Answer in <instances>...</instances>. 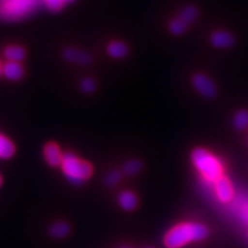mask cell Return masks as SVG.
Wrapping results in <instances>:
<instances>
[{
	"label": "cell",
	"instance_id": "obj_1",
	"mask_svg": "<svg viewBox=\"0 0 248 248\" xmlns=\"http://www.w3.org/2000/svg\"><path fill=\"white\" fill-rule=\"evenodd\" d=\"M208 229L199 223H182L170 229L164 237V245L168 248H181L184 245L206 239Z\"/></svg>",
	"mask_w": 248,
	"mask_h": 248
},
{
	"label": "cell",
	"instance_id": "obj_2",
	"mask_svg": "<svg viewBox=\"0 0 248 248\" xmlns=\"http://www.w3.org/2000/svg\"><path fill=\"white\" fill-rule=\"evenodd\" d=\"M192 162L207 182L214 183L223 176V164L215 155L203 148H195L192 152Z\"/></svg>",
	"mask_w": 248,
	"mask_h": 248
},
{
	"label": "cell",
	"instance_id": "obj_3",
	"mask_svg": "<svg viewBox=\"0 0 248 248\" xmlns=\"http://www.w3.org/2000/svg\"><path fill=\"white\" fill-rule=\"evenodd\" d=\"M62 171L74 184H80L92 175V166L86 161L79 160L75 154L66 153L61 162Z\"/></svg>",
	"mask_w": 248,
	"mask_h": 248
},
{
	"label": "cell",
	"instance_id": "obj_4",
	"mask_svg": "<svg viewBox=\"0 0 248 248\" xmlns=\"http://www.w3.org/2000/svg\"><path fill=\"white\" fill-rule=\"evenodd\" d=\"M38 0H0V15L8 20H17L30 14Z\"/></svg>",
	"mask_w": 248,
	"mask_h": 248
},
{
	"label": "cell",
	"instance_id": "obj_5",
	"mask_svg": "<svg viewBox=\"0 0 248 248\" xmlns=\"http://www.w3.org/2000/svg\"><path fill=\"white\" fill-rule=\"evenodd\" d=\"M192 85L200 93L201 95L207 99H214L217 94V88L215 83L206 76L204 74L198 73L192 77Z\"/></svg>",
	"mask_w": 248,
	"mask_h": 248
},
{
	"label": "cell",
	"instance_id": "obj_6",
	"mask_svg": "<svg viewBox=\"0 0 248 248\" xmlns=\"http://www.w3.org/2000/svg\"><path fill=\"white\" fill-rule=\"evenodd\" d=\"M214 190H215L217 199L221 201V202L228 203L233 200V186H232L231 182L226 177H224V176H222L221 178H218L216 182H214Z\"/></svg>",
	"mask_w": 248,
	"mask_h": 248
},
{
	"label": "cell",
	"instance_id": "obj_7",
	"mask_svg": "<svg viewBox=\"0 0 248 248\" xmlns=\"http://www.w3.org/2000/svg\"><path fill=\"white\" fill-rule=\"evenodd\" d=\"M210 43L216 48H229L234 45L235 39L234 36L228 31L218 30L210 36Z\"/></svg>",
	"mask_w": 248,
	"mask_h": 248
},
{
	"label": "cell",
	"instance_id": "obj_8",
	"mask_svg": "<svg viewBox=\"0 0 248 248\" xmlns=\"http://www.w3.org/2000/svg\"><path fill=\"white\" fill-rule=\"evenodd\" d=\"M63 58L66 59L68 62H71V63L83 64V66L91 63L92 61V58L90 57L89 53L75 47H67L64 49Z\"/></svg>",
	"mask_w": 248,
	"mask_h": 248
},
{
	"label": "cell",
	"instance_id": "obj_9",
	"mask_svg": "<svg viewBox=\"0 0 248 248\" xmlns=\"http://www.w3.org/2000/svg\"><path fill=\"white\" fill-rule=\"evenodd\" d=\"M44 156L46 162L51 167L61 166L62 159H63V155H62L60 148L54 142H48L44 147Z\"/></svg>",
	"mask_w": 248,
	"mask_h": 248
},
{
	"label": "cell",
	"instance_id": "obj_10",
	"mask_svg": "<svg viewBox=\"0 0 248 248\" xmlns=\"http://www.w3.org/2000/svg\"><path fill=\"white\" fill-rule=\"evenodd\" d=\"M2 75L9 80H18L24 75V69L20 62L8 61L2 66Z\"/></svg>",
	"mask_w": 248,
	"mask_h": 248
},
{
	"label": "cell",
	"instance_id": "obj_11",
	"mask_svg": "<svg viewBox=\"0 0 248 248\" xmlns=\"http://www.w3.org/2000/svg\"><path fill=\"white\" fill-rule=\"evenodd\" d=\"M119 203L124 210L126 212H131L137 207L138 200L136 194L131 191H123L119 195Z\"/></svg>",
	"mask_w": 248,
	"mask_h": 248
},
{
	"label": "cell",
	"instance_id": "obj_12",
	"mask_svg": "<svg viewBox=\"0 0 248 248\" xmlns=\"http://www.w3.org/2000/svg\"><path fill=\"white\" fill-rule=\"evenodd\" d=\"M5 58L11 62H21L26 58V51L23 47L18 45L7 46L4 51Z\"/></svg>",
	"mask_w": 248,
	"mask_h": 248
},
{
	"label": "cell",
	"instance_id": "obj_13",
	"mask_svg": "<svg viewBox=\"0 0 248 248\" xmlns=\"http://www.w3.org/2000/svg\"><path fill=\"white\" fill-rule=\"evenodd\" d=\"M129 48L122 42H111L107 46V53L114 59H122L126 57Z\"/></svg>",
	"mask_w": 248,
	"mask_h": 248
},
{
	"label": "cell",
	"instance_id": "obj_14",
	"mask_svg": "<svg viewBox=\"0 0 248 248\" xmlns=\"http://www.w3.org/2000/svg\"><path fill=\"white\" fill-rule=\"evenodd\" d=\"M198 14H199L198 8L193 5H188V6H185V7L182 9L181 13L178 15V18H181L183 22L188 26V24L193 23L194 21L197 20Z\"/></svg>",
	"mask_w": 248,
	"mask_h": 248
},
{
	"label": "cell",
	"instance_id": "obj_15",
	"mask_svg": "<svg viewBox=\"0 0 248 248\" xmlns=\"http://www.w3.org/2000/svg\"><path fill=\"white\" fill-rule=\"evenodd\" d=\"M15 153L14 144L8 138L0 136V159H9Z\"/></svg>",
	"mask_w": 248,
	"mask_h": 248
},
{
	"label": "cell",
	"instance_id": "obj_16",
	"mask_svg": "<svg viewBox=\"0 0 248 248\" xmlns=\"http://www.w3.org/2000/svg\"><path fill=\"white\" fill-rule=\"evenodd\" d=\"M233 208L237 210L241 221H243L245 224H248V198L245 197V195L240 197L239 199L235 201V203L233 204Z\"/></svg>",
	"mask_w": 248,
	"mask_h": 248
},
{
	"label": "cell",
	"instance_id": "obj_17",
	"mask_svg": "<svg viewBox=\"0 0 248 248\" xmlns=\"http://www.w3.org/2000/svg\"><path fill=\"white\" fill-rule=\"evenodd\" d=\"M49 234L53 238H64L67 237L68 233H69L70 228L67 223L64 222H58L54 223L53 225H51L49 228Z\"/></svg>",
	"mask_w": 248,
	"mask_h": 248
},
{
	"label": "cell",
	"instance_id": "obj_18",
	"mask_svg": "<svg viewBox=\"0 0 248 248\" xmlns=\"http://www.w3.org/2000/svg\"><path fill=\"white\" fill-rule=\"evenodd\" d=\"M233 126L237 130H244L248 126V111L245 109L238 110L233 116Z\"/></svg>",
	"mask_w": 248,
	"mask_h": 248
},
{
	"label": "cell",
	"instance_id": "obj_19",
	"mask_svg": "<svg viewBox=\"0 0 248 248\" xmlns=\"http://www.w3.org/2000/svg\"><path fill=\"white\" fill-rule=\"evenodd\" d=\"M187 29V24H185L181 18H173L171 22L169 23V31L175 36H179L184 33Z\"/></svg>",
	"mask_w": 248,
	"mask_h": 248
},
{
	"label": "cell",
	"instance_id": "obj_20",
	"mask_svg": "<svg viewBox=\"0 0 248 248\" xmlns=\"http://www.w3.org/2000/svg\"><path fill=\"white\" fill-rule=\"evenodd\" d=\"M141 170V163L137 160H130L123 166V171L126 175H136Z\"/></svg>",
	"mask_w": 248,
	"mask_h": 248
},
{
	"label": "cell",
	"instance_id": "obj_21",
	"mask_svg": "<svg viewBox=\"0 0 248 248\" xmlns=\"http://www.w3.org/2000/svg\"><path fill=\"white\" fill-rule=\"evenodd\" d=\"M95 88H97V85H95L94 79L91 78V77H86V78H84L80 82V89H82V91L85 93L94 92Z\"/></svg>",
	"mask_w": 248,
	"mask_h": 248
},
{
	"label": "cell",
	"instance_id": "obj_22",
	"mask_svg": "<svg viewBox=\"0 0 248 248\" xmlns=\"http://www.w3.org/2000/svg\"><path fill=\"white\" fill-rule=\"evenodd\" d=\"M120 181H121V173L120 171H117V170H114V171L109 172L106 176V178H105V183H106L107 186L116 185Z\"/></svg>",
	"mask_w": 248,
	"mask_h": 248
},
{
	"label": "cell",
	"instance_id": "obj_23",
	"mask_svg": "<svg viewBox=\"0 0 248 248\" xmlns=\"http://www.w3.org/2000/svg\"><path fill=\"white\" fill-rule=\"evenodd\" d=\"M44 2L47 6V8L53 12L60 11L64 5V0H44Z\"/></svg>",
	"mask_w": 248,
	"mask_h": 248
},
{
	"label": "cell",
	"instance_id": "obj_24",
	"mask_svg": "<svg viewBox=\"0 0 248 248\" xmlns=\"http://www.w3.org/2000/svg\"><path fill=\"white\" fill-rule=\"evenodd\" d=\"M2 75V64H1V62H0V76Z\"/></svg>",
	"mask_w": 248,
	"mask_h": 248
},
{
	"label": "cell",
	"instance_id": "obj_25",
	"mask_svg": "<svg viewBox=\"0 0 248 248\" xmlns=\"http://www.w3.org/2000/svg\"><path fill=\"white\" fill-rule=\"evenodd\" d=\"M121 248H131V247H129V246H122Z\"/></svg>",
	"mask_w": 248,
	"mask_h": 248
},
{
	"label": "cell",
	"instance_id": "obj_26",
	"mask_svg": "<svg viewBox=\"0 0 248 248\" xmlns=\"http://www.w3.org/2000/svg\"><path fill=\"white\" fill-rule=\"evenodd\" d=\"M1 183H2V179H1V177H0V186H1Z\"/></svg>",
	"mask_w": 248,
	"mask_h": 248
},
{
	"label": "cell",
	"instance_id": "obj_27",
	"mask_svg": "<svg viewBox=\"0 0 248 248\" xmlns=\"http://www.w3.org/2000/svg\"><path fill=\"white\" fill-rule=\"evenodd\" d=\"M64 1H71V0H64Z\"/></svg>",
	"mask_w": 248,
	"mask_h": 248
}]
</instances>
